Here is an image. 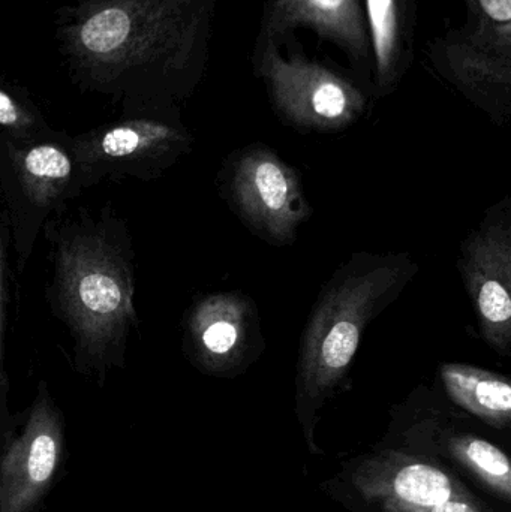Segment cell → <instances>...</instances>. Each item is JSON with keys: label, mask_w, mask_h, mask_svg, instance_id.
<instances>
[{"label": "cell", "mask_w": 511, "mask_h": 512, "mask_svg": "<svg viewBox=\"0 0 511 512\" xmlns=\"http://www.w3.org/2000/svg\"><path fill=\"white\" fill-rule=\"evenodd\" d=\"M218 3L78 0L54 14V41L81 89L156 111L200 83Z\"/></svg>", "instance_id": "cell-1"}, {"label": "cell", "mask_w": 511, "mask_h": 512, "mask_svg": "<svg viewBox=\"0 0 511 512\" xmlns=\"http://www.w3.org/2000/svg\"><path fill=\"white\" fill-rule=\"evenodd\" d=\"M417 273L408 254H356L324 285L300 342L296 373L297 421L311 454L320 414L350 372L360 342Z\"/></svg>", "instance_id": "cell-2"}, {"label": "cell", "mask_w": 511, "mask_h": 512, "mask_svg": "<svg viewBox=\"0 0 511 512\" xmlns=\"http://www.w3.org/2000/svg\"><path fill=\"white\" fill-rule=\"evenodd\" d=\"M57 294L78 348L90 360H110L134 324V282L119 249L98 233L60 243Z\"/></svg>", "instance_id": "cell-3"}, {"label": "cell", "mask_w": 511, "mask_h": 512, "mask_svg": "<svg viewBox=\"0 0 511 512\" xmlns=\"http://www.w3.org/2000/svg\"><path fill=\"white\" fill-rule=\"evenodd\" d=\"M324 489L354 512H417L473 493L447 466L384 442L345 463Z\"/></svg>", "instance_id": "cell-4"}, {"label": "cell", "mask_w": 511, "mask_h": 512, "mask_svg": "<svg viewBox=\"0 0 511 512\" xmlns=\"http://www.w3.org/2000/svg\"><path fill=\"white\" fill-rule=\"evenodd\" d=\"M254 66L279 116L297 128L341 131L365 113V93L351 78L300 54L284 56L275 42L257 41Z\"/></svg>", "instance_id": "cell-5"}, {"label": "cell", "mask_w": 511, "mask_h": 512, "mask_svg": "<svg viewBox=\"0 0 511 512\" xmlns=\"http://www.w3.org/2000/svg\"><path fill=\"white\" fill-rule=\"evenodd\" d=\"M384 444L428 457L467 475L498 501L511 504L509 457L489 439L461 429L437 409H410L395 418Z\"/></svg>", "instance_id": "cell-6"}, {"label": "cell", "mask_w": 511, "mask_h": 512, "mask_svg": "<svg viewBox=\"0 0 511 512\" xmlns=\"http://www.w3.org/2000/svg\"><path fill=\"white\" fill-rule=\"evenodd\" d=\"M459 270L483 340L507 357L511 349L510 198L491 207L480 227L462 243Z\"/></svg>", "instance_id": "cell-7"}, {"label": "cell", "mask_w": 511, "mask_h": 512, "mask_svg": "<svg viewBox=\"0 0 511 512\" xmlns=\"http://www.w3.org/2000/svg\"><path fill=\"white\" fill-rule=\"evenodd\" d=\"M230 194L245 221L264 239L288 245L311 216L299 174L263 144L237 155L230 174Z\"/></svg>", "instance_id": "cell-8"}, {"label": "cell", "mask_w": 511, "mask_h": 512, "mask_svg": "<svg viewBox=\"0 0 511 512\" xmlns=\"http://www.w3.org/2000/svg\"><path fill=\"white\" fill-rule=\"evenodd\" d=\"M63 421L45 391L0 453V512H35L62 463Z\"/></svg>", "instance_id": "cell-9"}, {"label": "cell", "mask_w": 511, "mask_h": 512, "mask_svg": "<svg viewBox=\"0 0 511 512\" xmlns=\"http://www.w3.org/2000/svg\"><path fill=\"white\" fill-rule=\"evenodd\" d=\"M429 60L441 77L495 120L509 117L510 54L480 47L465 38L461 30L453 29L432 42Z\"/></svg>", "instance_id": "cell-10"}, {"label": "cell", "mask_w": 511, "mask_h": 512, "mask_svg": "<svg viewBox=\"0 0 511 512\" xmlns=\"http://www.w3.org/2000/svg\"><path fill=\"white\" fill-rule=\"evenodd\" d=\"M255 321L254 304L246 295H207L192 309L188 322L197 363L215 375H234L248 363Z\"/></svg>", "instance_id": "cell-11"}, {"label": "cell", "mask_w": 511, "mask_h": 512, "mask_svg": "<svg viewBox=\"0 0 511 512\" xmlns=\"http://www.w3.org/2000/svg\"><path fill=\"white\" fill-rule=\"evenodd\" d=\"M296 29H311L350 60H371L362 0H267L257 41L278 44Z\"/></svg>", "instance_id": "cell-12"}, {"label": "cell", "mask_w": 511, "mask_h": 512, "mask_svg": "<svg viewBox=\"0 0 511 512\" xmlns=\"http://www.w3.org/2000/svg\"><path fill=\"white\" fill-rule=\"evenodd\" d=\"M188 135L176 123L158 116H135L83 135L77 155L90 165H131L152 161L180 149Z\"/></svg>", "instance_id": "cell-13"}, {"label": "cell", "mask_w": 511, "mask_h": 512, "mask_svg": "<svg viewBox=\"0 0 511 512\" xmlns=\"http://www.w3.org/2000/svg\"><path fill=\"white\" fill-rule=\"evenodd\" d=\"M374 83L378 95L399 86L413 60L414 0H365Z\"/></svg>", "instance_id": "cell-14"}, {"label": "cell", "mask_w": 511, "mask_h": 512, "mask_svg": "<svg viewBox=\"0 0 511 512\" xmlns=\"http://www.w3.org/2000/svg\"><path fill=\"white\" fill-rule=\"evenodd\" d=\"M440 379L449 399L495 430L511 424V384L507 376L462 363L440 367Z\"/></svg>", "instance_id": "cell-15"}, {"label": "cell", "mask_w": 511, "mask_h": 512, "mask_svg": "<svg viewBox=\"0 0 511 512\" xmlns=\"http://www.w3.org/2000/svg\"><path fill=\"white\" fill-rule=\"evenodd\" d=\"M18 155V174L30 203L39 209L53 206L74 179L71 153L56 141H39Z\"/></svg>", "instance_id": "cell-16"}, {"label": "cell", "mask_w": 511, "mask_h": 512, "mask_svg": "<svg viewBox=\"0 0 511 512\" xmlns=\"http://www.w3.org/2000/svg\"><path fill=\"white\" fill-rule=\"evenodd\" d=\"M462 35L480 47L511 56V0H464Z\"/></svg>", "instance_id": "cell-17"}, {"label": "cell", "mask_w": 511, "mask_h": 512, "mask_svg": "<svg viewBox=\"0 0 511 512\" xmlns=\"http://www.w3.org/2000/svg\"><path fill=\"white\" fill-rule=\"evenodd\" d=\"M0 128L15 137H32L44 128L39 111L26 96L0 83Z\"/></svg>", "instance_id": "cell-18"}, {"label": "cell", "mask_w": 511, "mask_h": 512, "mask_svg": "<svg viewBox=\"0 0 511 512\" xmlns=\"http://www.w3.org/2000/svg\"><path fill=\"white\" fill-rule=\"evenodd\" d=\"M417 512H497L486 505L482 499L477 498L474 493L470 495L458 496L450 501L441 502L434 507Z\"/></svg>", "instance_id": "cell-19"}, {"label": "cell", "mask_w": 511, "mask_h": 512, "mask_svg": "<svg viewBox=\"0 0 511 512\" xmlns=\"http://www.w3.org/2000/svg\"><path fill=\"white\" fill-rule=\"evenodd\" d=\"M5 265H3V251L0 245V403L6 393L5 375Z\"/></svg>", "instance_id": "cell-20"}]
</instances>
